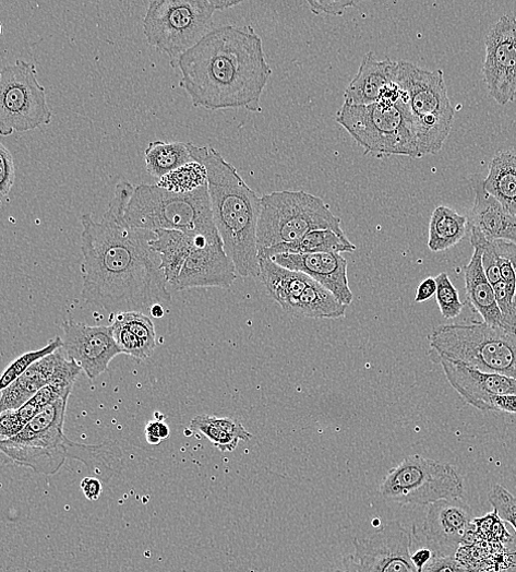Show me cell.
Returning a JSON list of instances; mask_svg holds the SVG:
<instances>
[{
	"label": "cell",
	"mask_w": 516,
	"mask_h": 572,
	"mask_svg": "<svg viewBox=\"0 0 516 572\" xmlns=\"http://www.w3.org/2000/svg\"><path fill=\"white\" fill-rule=\"evenodd\" d=\"M134 192L132 183L120 181L100 222L81 216L82 299L115 314H147L172 301L160 255L151 245L156 233L125 222Z\"/></svg>",
	"instance_id": "obj_1"
},
{
	"label": "cell",
	"mask_w": 516,
	"mask_h": 572,
	"mask_svg": "<svg viewBox=\"0 0 516 572\" xmlns=\"http://www.w3.org/2000/svg\"><path fill=\"white\" fill-rule=\"evenodd\" d=\"M180 86L195 108L262 111L273 75L264 43L251 27L214 28L179 62Z\"/></svg>",
	"instance_id": "obj_2"
},
{
	"label": "cell",
	"mask_w": 516,
	"mask_h": 572,
	"mask_svg": "<svg viewBox=\"0 0 516 572\" xmlns=\"http://www.w3.org/2000/svg\"><path fill=\"white\" fill-rule=\"evenodd\" d=\"M192 159L205 167L214 223L237 274L260 278L257 223L262 198L243 181L233 166L212 146L188 142Z\"/></svg>",
	"instance_id": "obj_3"
},
{
	"label": "cell",
	"mask_w": 516,
	"mask_h": 572,
	"mask_svg": "<svg viewBox=\"0 0 516 572\" xmlns=\"http://www.w3.org/2000/svg\"><path fill=\"white\" fill-rule=\"evenodd\" d=\"M396 82L403 90L398 106L408 114L421 157L436 155L455 120L442 70L430 71L409 61H398Z\"/></svg>",
	"instance_id": "obj_4"
},
{
	"label": "cell",
	"mask_w": 516,
	"mask_h": 572,
	"mask_svg": "<svg viewBox=\"0 0 516 572\" xmlns=\"http://www.w3.org/2000/svg\"><path fill=\"white\" fill-rule=\"evenodd\" d=\"M237 0H152L144 19L149 46L167 53L173 69L213 28V16L240 5Z\"/></svg>",
	"instance_id": "obj_5"
},
{
	"label": "cell",
	"mask_w": 516,
	"mask_h": 572,
	"mask_svg": "<svg viewBox=\"0 0 516 572\" xmlns=\"http://www.w3.org/2000/svg\"><path fill=\"white\" fill-rule=\"evenodd\" d=\"M439 358L516 379V333L484 322L441 325L430 336Z\"/></svg>",
	"instance_id": "obj_6"
},
{
	"label": "cell",
	"mask_w": 516,
	"mask_h": 572,
	"mask_svg": "<svg viewBox=\"0 0 516 572\" xmlns=\"http://www.w3.org/2000/svg\"><path fill=\"white\" fill-rule=\"evenodd\" d=\"M124 218L133 227L152 231L167 229L201 235L217 230L208 184L183 194L170 192L157 184L135 187Z\"/></svg>",
	"instance_id": "obj_7"
},
{
	"label": "cell",
	"mask_w": 516,
	"mask_h": 572,
	"mask_svg": "<svg viewBox=\"0 0 516 572\" xmlns=\"http://www.w3.org/2000/svg\"><path fill=\"white\" fill-rule=\"evenodd\" d=\"M336 121L353 138L365 155L421 159L412 122L398 105L375 103L365 106L344 104Z\"/></svg>",
	"instance_id": "obj_8"
},
{
	"label": "cell",
	"mask_w": 516,
	"mask_h": 572,
	"mask_svg": "<svg viewBox=\"0 0 516 572\" xmlns=\"http://www.w3.org/2000/svg\"><path fill=\"white\" fill-rule=\"evenodd\" d=\"M346 236L341 221L320 198L304 191H281L262 198L257 251L300 240L314 230Z\"/></svg>",
	"instance_id": "obj_9"
},
{
	"label": "cell",
	"mask_w": 516,
	"mask_h": 572,
	"mask_svg": "<svg viewBox=\"0 0 516 572\" xmlns=\"http://www.w3.org/2000/svg\"><path fill=\"white\" fill-rule=\"evenodd\" d=\"M69 398L44 408L17 437L2 441L0 450L13 463L44 476L56 475L70 460L72 441L63 432Z\"/></svg>",
	"instance_id": "obj_10"
},
{
	"label": "cell",
	"mask_w": 516,
	"mask_h": 572,
	"mask_svg": "<svg viewBox=\"0 0 516 572\" xmlns=\"http://www.w3.org/2000/svg\"><path fill=\"white\" fill-rule=\"evenodd\" d=\"M379 493L399 505L424 507L441 500L463 499L465 486L452 465L412 455L384 477Z\"/></svg>",
	"instance_id": "obj_11"
},
{
	"label": "cell",
	"mask_w": 516,
	"mask_h": 572,
	"mask_svg": "<svg viewBox=\"0 0 516 572\" xmlns=\"http://www.w3.org/2000/svg\"><path fill=\"white\" fill-rule=\"evenodd\" d=\"M52 110L33 62L17 61L0 72V134L12 135L50 124Z\"/></svg>",
	"instance_id": "obj_12"
},
{
	"label": "cell",
	"mask_w": 516,
	"mask_h": 572,
	"mask_svg": "<svg viewBox=\"0 0 516 572\" xmlns=\"http://www.w3.org/2000/svg\"><path fill=\"white\" fill-rule=\"evenodd\" d=\"M416 528L392 521L364 538L355 537V551L336 572H418L411 552Z\"/></svg>",
	"instance_id": "obj_13"
},
{
	"label": "cell",
	"mask_w": 516,
	"mask_h": 572,
	"mask_svg": "<svg viewBox=\"0 0 516 572\" xmlns=\"http://www.w3.org/2000/svg\"><path fill=\"white\" fill-rule=\"evenodd\" d=\"M482 75L501 106L516 99V17L503 15L488 32Z\"/></svg>",
	"instance_id": "obj_14"
},
{
	"label": "cell",
	"mask_w": 516,
	"mask_h": 572,
	"mask_svg": "<svg viewBox=\"0 0 516 572\" xmlns=\"http://www.w3.org/2000/svg\"><path fill=\"white\" fill-rule=\"evenodd\" d=\"M237 276L236 266L224 249L218 230H215L195 235L194 245L172 288L176 291L229 289Z\"/></svg>",
	"instance_id": "obj_15"
},
{
	"label": "cell",
	"mask_w": 516,
	"mask_h": 572,
	"mask_svg": "<svg viewBox=\"0 0 516 572\" xmlns=\"http://www.w3.org/2000/svg\"><path fill=\"white\" fill-rule=\"evenodd\" d=\"M63 349L94 380L108 370L110 361L122 354L112 326H88L73 320L62 324Z\"/></svg>",
	"instance_id": "obj_16"
},
{
	"label": "cell",
	"mask_w": 516,
	"mask_h": 572,
	"mask_svg": "<svg viewBox=\"0 0 516 572\" xmlns=\"http://www.w3.org/2000/svg\"><path fill=\"white\" fill-rule=\"evenodd\" d=\"M473 521L472 509L463 499L441 500L429 507L423 533L434 553L455 557Z\"/></svg>",
	"instance_id": "obj_17"
},
{
	"label": "cell",
	"mask_w": 516,
	"mask_h": 572,
	"mask_svg": "<svg viewBox=\"0 0 516 572\" xmlns=\"http://www.w3.org/2000/svg\"><path fill=\"white\" fill-rule=\"evenodd\" d=\"M440 361L449 384L479 410L489 412L490 401L496 395L516 394V379L483 372L446 358Z\"/></svg>",
	"instance_id": "obj_18"
},
{
	"label": "cell",
	"mask_w": 516,
	"mask_h": 572,
	"mask_svg": "<svg viewBox=\"0 0 516 572\" xmlns=\"http://www.w3.org/2000/svg\"><path fill=\"white\" fill-rule=\"evenodd\" d=\"M279 265L305 273L344 306L349 307L353 295L349 288L347 260L340 253H283L273 258Z\"/></svg>",
	"instance_id": "obj_19"
},
{
	"label": "cell",
	"mask_w": 516,
	"mask_h": 572,
	"mask_svg": "<svg viewBox=\"0 0 516 572\" xmlns=\"http://www.w3.org/2000/svg\"><path fill=\"white\" fill-rule=\"evenodd\" d=\"M480 176L471 178L475 203L469 212V228L478 229L489 240H505L516 243V216L490 195Z\"/></svg>",
	"instance_id": "obj_20"
},
{
	"label": "cell",
	"mask_w": 516,
	"mask_h": 572,
	"mask_svg": "<svg viewBox=\"0 0 516 572\" xmlns=\"http://www.w3.org/2000/svg\"><path fill=\"white\" fill-rule=\"evenodd\" d=\"M397 73L398 61L377 60L373 52H368L345 91L344 104L365 106L377 103L383 90L396 81Z\"/></svg>",
	"instance_id": "obj_21"
},
{
	"label": "cell",
	"mask_w": 516,
	"mask_h": 572,
	"mask_svg": "<svg viewBox=\"0 0 516 572\" xmlns=\"http://www.w3.org/2000/svg\"><path fill=\"white\" fill-rule=\"evenodd\" d=\"M467 303L483 322L509 331L499 310L493 285L489 282L482 265V252L473 247V253L465 267Z\"/></svg>",
	"instance_id": "obj_22"
},
{
	"label": "cell",
	"mask_w": 516,
	"mask_h": 572,
	"mask_svg": "<svg viewBox=\"0 0 516 572\" xmlns=\"http://www.w3.org/2000/svg\"><path fill=\"white\" fill-rule=\"evenodd\" d=\"M63 349L39 360L9 388L2 390L0 413L21 408L51 383Z\"/></svg>",
	"instance_id": "obj_23"
},
{
	"label": "cell",
	"mask_w": 516,
	"mask_h": 572,
	"mask_svg": "<svg viewBox=\"0 0 516 572\" xmlns=\"http://www.w3.org/2000/svg\"><path fill=\"white\" fill-rule=\"evenodd\" d=\"M488 169L483 180L485 191L516 216V152L497 153Z\"/></svg>",
	"instance_id": "obj_24"
},
{
	"label": "cell",
	"mask_w": 516,
	"mask_h": 572,
	"mask_svg": "<svg viewBox=\"0 0 516 572\" xmlns=\"http://www.w3.org/2000/svg\"><path fill=\"white\" fill-rule=\"evenodd\" d=\"M356 246L347 238L329 229L314 230L298 241L283 243L260 251L261 259H273L283 253H341L353 252Z\"/></svg>",
	"instance_id": "obj_25"
},
{
	"label": "cell",
	"mask_w": 516,
	"mask_h": 572,
	"mask_svg": "<svg viewBox=\"0 0 516 572\" xmlns=\"http://www.w3.org/2000/svg\"><path fill=\"white\" fill-rule=\"evenodd\" d=\"M70 460L83 463L89 474L108 482L123 468L122 451L116 442L106 441L98 445L72 443Z\"/></svg>",
	"instance_id": "obj_26"
},
{
	"label": "cell",
	"mask_w": 516,
	"mask_h": 572,
	"mask_svg": "<svg viewBox=\"0 0 516 572\" xmlns=\"http://www.w3.org/2000/svg\"><path fill=\"white\" fill-rule=\"evenodd\" d=\"M157 237L151 245L160 255L161 266L167 281L173 285L180 276L184 263L194 245L195 235L180 230L160 229L155 231Z\"/></svg>",
	"instance_id": "obj_27"
},
{
	"label": "cell",
	"mask_w": 516,
	"mask_h": 572,
	"mask_svg": "<svg viewBox=\"0 0 516 572\" xmlns=\"http://www.w3.org/2000/svg\"><path fill=\"white\" fill-rule=\"evenodd\" d=\"M145 158L147 174L159 180L193 162L188 142L180 141H153Z\"/></svg>",
	"instance_id": "obj_28"
},
{
	"label": "cell",
	"mask_w": 516,
	"mask_h": 572,
	"mask_svg": "<svg viewBox=\"0 0 516 572\" xmlns=\"http://www.w3.org/2000/svg\"><path fill=\"white\" fill-rule=\"evenodd\" d=\"M469 228L468 217L447 206H439L430 223L429 248L433 252L446 251L458 245Z\"/></svg>",
	"instance_id": "obj_29"
},
{
	"label": "cell",
	"mask_w": 516,
	"mask_h": 572,
	"mask_svg": "<svg viewBox=\"0 0 516 572\" xmlns=\"http://www.w3.org/2000/svg\"><path fill=\"white\" fill-rule=\"evenodd\" d=\"M207 184V171L204 166L192 162L169 174L157 183L175 193H191Z\"/></svg>",
	"instance_id": "obj_30"
},
{
	"label": "cell",
	"mask_w": 516,
	"mask_h": 572,
	"mask_svg": "<svg viewBox=\"0 0 516 572\" xmlns=\"http://www.w3.org/2000/svg\"><path fill=\"white\" fill-rule=\"evenodd\" d=\"M190 429L192 432L204 436L223 453L233 452L239 443L238 439L224 431V429L215 422L214 415H197L191 420Z\"/></svg>",
	"instance_id": "obj_31"
},
{
	"label": "cell",
	"mask_w": 516,
	"mask_h": 572,
	"mask_svg": "<svg viewBox=\"0 0 516 572\" xmlns=\"http://www.w3.org/2000/svg\"><path fill=\"white\" fill-rule=\"evenodd\" d=\"M63 348V339L57 336L50 341L49 344L36 351H31L16 359L4 372L0 379V389L4 390L15 382L22 374H24L31 367L39 360L55 354L57 350Z\"/></svg>",
	"instance_id": "obj_32"
},
{
	"label": "cell",
	"mask_w": 516,
	"mask_h": 572,
	"mask_svg": "<svg viewBox=\"0 0 516 572\" xmlns=\"http://www.w3.org/2000/svg\"><path fill=\"white\" fill-rule=\"evenodd\" d=\"M118 322L134 333L149 349L155 353L157 347L155 324L151 318L140 312L111 313L109 322Z\"/></svg>",
	"instance_id": "obj_33"
},
{
	"label": "cell",
	"mask_w": 516,
	"mask_h": 572,
	"mask_svg": "<svg viewBox=\"0 0 516 572\" xmlns=\"http://www.w3.org/2000/svg\"><path fill=\"white\" fill-rule=\"evenodd\" d=\"M435 278L437 283L436 301L441 313L446 320H455L464 310L459 293L446 272L440 273Z\"/></svg>",
	"instance_id": "obj_34"
},
{
	"label": "cell",
	"mask_w": 516,
	"mask_h": 572,
	"mask_svg": "<svg viewBox=\"0 0 516 572\" xmlns=\"http://www.w3.org/2000/svg\"><path fill=\"white\" fill-rule=\"evenodd\" d=\"M113 329L115 341L122 354H127L140 360H147L154 354L145 346V344L125 326L118 322H110Z\"/></svg>",
	"instance_id": "obj_35"
},
{
	"label": "cell",
	"mask_w": 516,
	"mask_h": 572,
	"mask_svg": "<svg viewBox=\"0 0 516 572\" xmlns=\"http://www.w3.org/2000/svg\"><path fill=\"white\" fill-rule=\"evenodd\" d=\"M489 501L499 519L511 524L516 533V498L503 486L495 485L489 492Z\"/></svg>",
	"instance_id": "obj_36"
},
{
	"label": "cell",
	"mask_w": 516,
	"mask_h": 572,
	"mask_svg": "<svg viewBox=\"0 0 516 572\" xmlns=\"http://www.w3.org/2000/svg\"><path fill=\"white\" fill-rule=\"evenodd\" d=\"M0 195L7 198L16 180V166L12 153L3 145H0Z\"/></svg>",
	"instance_id": "obj_37"
},
{
	"label": "cell",
	"mask_w": 516,
	"mask_h": 572,
	"mask_svg": "<svg viewBox=\"0 0 516 572\" xmlns=\"http://www.w3.org/2000/svg\"><path fill=\"white\" fill-rule=\"evenodd\" d=\"M311 12L314 15L341 17L348 9L356 8L352 0H309Z\"/></svg>",
	"instance_id": "obj_38"
},
{
	"label": "cell",
	"mask_w": 516,
	"mask_h": 572,
	"mask_svg": "<svg viewBox=\"0 0 516 572\" xmlns=\"http://www.w3.org/2000/svg\"><path fill=\"white\" fill-rule=\"evenodd\" d=\"M25 427L16 409L3 412L2 416H0V436H2V441L17 437Z\"/></svg>",
	"instance_id": "obj_39"
},
{
	"label": "cell",
	"mask_w": 516,
	"mask_h": 572,
	"mask_svg": "<svg viewBox=\"0 0 516 572\" xmlns=\"http://www.w3.org/2000/svg\"><path fill=\"white\" fill-rule=\"evenodd\" d=\"M423 572H469V571L456 559V557L434 553L431 561L425 565Z\"/></svg>",
	"instance_id": "obj_40"
},
{
	"label": "cell",
	"mask_w": 516,
	"mask_h": 572,
	"mask_svg": "<svg viewBox=\"0 0 516 572\" xmlns=\"http://www.w3.org/2000/svg\"><path fill=\"white\" fill-rule=\"evenodd\" d=\"M170 427L164 420L149 421L146 426V438L151 445H160L170 439Z\"/></svg>",
	"instance_id": "obj_41"
},
{
	"label": "cell",
	"mask_w": 516,
	"mask_h": 572,
	"mask_svg": "<svg viewBox=\"0 0 516 572\" xmlns=\"http://www.w3.org/2000/svg\"><path fill=\"white\" fill-rule=\"evenodd\" d=\"M516 414V394L496 395L489 404V412Z\"/></svg>",
	"instance_id": "obj_42"
},
{
	"label": "cell",
	"mask_w": 516,
	"mask_h": 572,
	"mask_svg": "<svg viewBox=\"0 0 516 572\" xmlns=\"http://www.w3.org/2000/svg\"><path fill=\"white\" fill-rule=\"evenodd\" d=\"M437 291V283L435 277L425 278L419 286L416 302L424 303L430 301Z\"/></svg>",
	"instance_id": "obj_43"
},
{
	"label": "cell",
	"mask_w": 516,
	"mask_h": 572,
	"mask_svg": "<svg viewBox=\"0 0 516 572\" xmlns=\"http://www.w3.org/2000/svg\"><path fill=\"white\" fill-rule=\"evenodd\" d=\"M81 489L87 500L97 501L103 491L101 481L94 477L85 478L81 482Z\"/></svg>",
	"instance_id": "obj_44"
},
{
	"label": "cell",
	"mask_w": 516,
	"mask_h": 572,
	"mask_svg": "<svg viewBox=\"0 0 516 572\" xmlns=\"http://www.w3.org/2000/svg\"><path fill=\"white\" fill-rule=\"evenodd\" d=\"M16 410L25 426H27L43 410V408L31 400Z\"/></svg>",
	"instance_id": "obj_45"
},
{
	"label": "cell",
	"mask_w": 516,
	"mask_h": 572,
	"mask_svg": "<svg viewBox=\"0 0 516 572\" xmlns=\"http://www.w3.org/2000/svg\"><path fill=\"white\" fill-rule=\"evenodd\" d=\"M506 572H516V549L508 552Z\"/></svg>",
	"instance_id": "obj_46"
},
{
	"label": "cell",
	"mask_w": 516,
	"mask_h": 572,
	"mask_svg": "<svg viewBox=\"0 0 516 572\" xmlns=\"http://www.w3.org/2000/svg\"><path fill=\"white\" fill-rule=\"evenodd\" d=\"M149 314L152 315V318H155V319H164L166 315V311H165L164 306L157 305L152 308Z\"/></svg>",
	"instance_id": "obj_47"
},
{
	"label": "cell",
	"mask_w": 516,
	"mask_h": 572,
	"mask_svg": "<svg viewBox=\"0 0 516 572\" xmlns=\"http://www.w3.org/2000/svg\"><path fill=\"white\" fill-rule=\"evenodd\" d=\"M478 572H506V569H497V568H487V569H482Z\"/></svg>",
	"instance_id": "obj_48"
}]
</instances>
